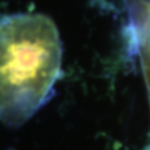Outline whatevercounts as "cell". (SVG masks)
<instances>
[{
    "label": "cell",
    "mask_w": 150,
    "mask_h": 150,
    "mask_svg": "<svg viewBox=\"0 0 150 150\" xmlns=\"http://www.w3.org/2000/svg\"><path fill=\"white\" fill-rule=\"evenodd\" d=\"M63 46L58 28L43 14L0 19V120L26 123L50 98L60 75Z\"/></svg>",
    "instance_id": "cell-1"
},
{
    "label": "cell",
    "mask_w": 150,
    "mask_h": 150,
    "mask_svg": "<svg viewBox=\"0 0 150 150\" xmlns=\"http://www.w3.org/2000/svg\"><path fill=\"white\" fill-rule=\"evenodd\" d=\"M139 44H140V54H142V64L145 83L149 91V100H150V33L139 30ZM150 150V143L148 149Z\"/></svg>",
    "instance_id": "cell-2"
},
{
    "label": "cell",
    "mask_w": 150,
    "mask_h": 150,
    "mask_svg": "<svg viewBox=\"0 0 150 150\" xmlns=\"http://www.w3.org/2000/svg\"><path fill=\"white\" fill-rule=\"evenodd\" d=\"M148 1H150V0H148Z\"/></svg>",
    "instance_id": "cell-3"
}]
</instances>
